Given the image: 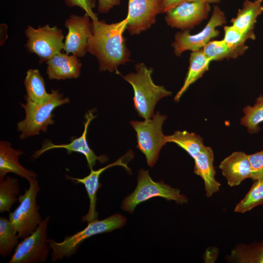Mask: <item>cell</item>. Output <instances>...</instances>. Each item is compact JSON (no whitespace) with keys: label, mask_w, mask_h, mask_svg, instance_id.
<instances>
[{"label":"cell","mask_w":263,"mask_h":263,"mask_svg":"<svg viewBox=\"0 0 263 263\" xmlns=\"http://www.w3.org/2000/svg\"><path fill=\"white\" fill-rule=\"evenodd\" d=\"M226 22L224 12L215 5L210 19L200 32L194 35L189 34V30L177 32L172 43L174 54L180 56L186 51L191 52L203 49L211 39L219 36L220 32L217 28Z\"/></svg>","instance_id":"9c48e42d"},{"label":"cell","mask_w":263,"mask_h":263,"mask_svg":"<svg viewBox=\"0 0 263 263\" xmlns=\"http://www.w3.org/2000/svg\"><path fill=\"white\" fill-rule=\"evenodd\" d=\"M26 91L25 97L38 104L47 102L51 97V93L46 90L44 79L37 69H29L24 79Z\"/></svg>","instance_id":"7402d4cb"},{"label":"cell","mask_w":263,"mask_h":263,"mask_svg":"<svg viewBox=\"0 0 263 263\" xmlns=\"http://www.w3.org/2000/svg\"><path fill=\"white\" fill-rule=\"evenodd\" d=\"M121 0H98L97 10L101 14H106L114 6L119 5Z\"/></svg>","instance_id":"836d02e7"},{"label":"cell","mask_w":263,"mask_h":263,"mask_svg":"<svg viewBox=\"0 0 263 263\" xmlns=\"http://www.w3.org/2000/svg\"><path fill=\"white\" fill-rule=\"evenodd\" d=\"M135 67V73L125 76L118 73L132 87L134 107L138 115L147 119L154 115L157 103L161 98L170 95L172 93L164 86L154 83L151 77L153 71L152 68H148L143 63H137Z\"/></svg>","instance_id":"7a4b0ae2"},{"label":"cell","mask_w":263,"mask_h":263,"mask_svg":"<svg viewBox=\"0 0 263 263\" xmlns=\"http://www.w3.org/2000/svg\"><path fill=\"white\" fill-rule=\"evenodd\" d=\"M219 169L232 187L238 186L243 181L251 178V168L248 154L243 151H235L225 158Z\"/></svg>","instance_id":"2e32d148"},{"label":"cell","mask_w":263,"mask_h":263,"mask_svg":"<svg viewBox=\"0 0 263 263\" xmlns=\"http://www.w3.org/2000/svg\"><path fill=\"white\" fill-rule=\"evenodd\" d=\"M90 19L86 13L81 16L72 14L65 21L64 25L68 29L64 42L65 53L80 57L88 52V42L92 34Z\"/></svg>","instance_id":"7c38bea8"},{"label":"cell","mask_w":263,"mask_h":263,"mask_svg":"<svg viewBox=\"0 0 263 263\" xmlns=\"http://www.w3.org/2000/svg\"><path fill=\"white\" fill-rule=\"evenodd\" d=\"M18 233L9 219L0 218V255L6 257L11 254L19 244Z\"/></svg>","instance_id":"4316f807"},{"label":"cell","mask_w":263,"mask_h":263,"mask_svg":"<svg viewBox=\"0 0 263 263\" xmlns=\"http://www.w3.org/2000/svg\"><path fill=\"white\" fill-rule=\"evenodd\" d=\"M50 217L42 220L36 230L16 246L9 263H40L46 262L51 249L47 238Z\"/></svg>","instance_id":"30bf717a"},{"label":"cell","mask_w":263,"mask_h":263,"mask_svg":"<svg viewBox=\"0 0 263 263\" xmlns=\"http://www.w3.org/2000/svg\"><path fill=\"white\" fill-rule=\"evenodd\" d=\"M224 37L223 40L231 48L244 54L248 49L245 45L247 40L255 39V34H244L233 25L224 27Z\"/></svg>","instance_id":"f546056e"},{"label":"cell","mask_w":263,"mask_h":263,"mask_svg":"<svg viewBox=\"0 0 263 263\" xmlns=\"http://www.w3.org/2000/svg\"><path fill=\"white\" fill-rule=\"evenodd\" d=\"M155 197L173 200L180 204L188 202V198L180 193L179 189L173 188L162 181H154L148 170L140 169L137 186L132 193L124 198L121 207L124 211L132 214L137 205Z\"/></svg>","instance_id":"5b68a950"},{"label":"cell","mask_w":263,"mask_h":263,"mask_svg":"<svg viewBox=\"0 0 263 263\" xmlns=\"http://www.w3.org/2000/svg\"><path fill=\"white\" fill-rule=\"evenodd\" d=\"M248 156L251 168L250 179H263V150Z\"/></svg>","instance_id":"4dcf8cb0"},{"label":"cell","mask_w":263,"mask_h":263,"mask_svg":"<svg viewBox=\"0 0 263 263\" xmlns=\"http://www.w3.org/2000/svg\"><path fill=\"white\" fill-rule=\"evenodd\" d=\"M22 150L13 148L11 144L4 141L0 143V180L5 177L9 172L15 173L28 181L37 178L34 171L23 167L19 161V157L23 154Z\"/></svg>","instance_id":"ac0fdd59"},{"label":"cell","mask_w":263,"mask_h":263,"mask_svg":"<svg viewBox=\"0 0 263 263\" xmlns=\"http://www.w3.org/2000/svg\"><path fill=\"white\" fill-rule=\"evenodd\" d=\"M162 0H129L126 29L131 35H138L149 29L161 13Z\"/></svg>","instance_id":"4fadbf2b"},{"label":"cell","mask_w":263,"mask_h":263,"mask_svg":"<svg viewBox=\"0 0 263 263\" xmlns=\"http://www.w3.org/2000/svg\"><path fill=\"white\" fill-rule=\"evenodd\" d=\"M210 4L203 1L181 3L165 13V21L172 28L189 30L207 18L211 9Z\"/></svg>","instance_id":"8fae6325"},{"label":"cell","mask_w":263,"mask_h":263,"mask_svg":"<svg viewBox=\"0 0 263 263\" xmlns=\"http://www.w3.org/2000/svg\"><path fill=\"white\" fill-rule=\"evenodd\" d=\"M244 116L241 124L246 127L250 134L256 133L260 130L259 124L263 122V95L257 97L253 106L247 105L243 110Z\"/></svg>","instance_id":"d4e9b609"},{"label":"cell","mask_w":263,"mask_h":263,"mask_svg":"<svg viewBox=\"0 0 263 263\" xmlns=\"http://www.w3.org/2000/svg\"><path fill=\"white\" fill-rule=\"evenodd\" d=\"M205 55L211 61L236 58L243 55L241 52L230 47L223 39L210 41L203 48Z\"/></svg>","instance_id":"83f0119b"},{"label":"cell","mask_w":263,"mask_h":263,"mask_svg":"<svg viewBox=\"0 0 263 263\" xmlns=\"http://www.w3.org/2000/svg\"><path fill=\"white\" fill-rule=\"evenodd\" d=\"M229 262L263 263V241L236 245L226 258Z\"/></svg>","instance_id":"603a6c76"},{"label":"cell","mask_w":263,"mask_h":263,"mask_svg":"<svg viewBox=\"0 0 263 263\" xmlns=\"http://www.w3.org/2000/svg\"><path fill=\"white\" fill-rule=\"evenodd\" d=\"M263 204V179L255 180L250 189L238 203L234 211L244 213Z\"/></svg>","instance_id":"f1b7e54d"},{"label":"cell","mask_w":263,"mask_h":263,"mask_svg":"<svg viewBox=\"0 0 263 263\" xmlns=\"http://www.w3.org/2000/svg\"><path fill=\"white\" fill-rule=\"evenodd\" d=\"M193 159L194 173L204 180L206 196L210 197L219 191L221 186L215 177V171L213 165V151L210 147L205 146Z\"/></svg>","instance_id":"d6986e66"},{"label":"cell","mask_w":263,"mask_h":263,"mask_svg":"<svg viewBox=\"0 0 263 263\" xmlns=\"http://www.w3.org/2000/svg\"><path fill=\"white\" fill-rule=\"evenodd\" d=\"M51 94L50 99L43 104L36 103L25 97L26 102L21 106L25 110V117L17 124V130L21 132L20 139L38 135L41 131L46 132L48 126L54 123L52 113L55 109L70 102L58 90H52Z\"/></svg>","instance_id":"3957f363"},{"label":"cell","mask_w":263,"mask_h":263,"mask_svg":"<svg viewBox=\"0 0 263 263\" xmlns=\"http://www.w3.org/2000/svg\"><path fill=\"white\" fill-rule=\"evenodd\" d=\"M29 187L18 197L19 206L9 214V220L18 233L23 239L34 232L42 221L37 197L40 189L37 178L30 181Z\"/></svg>","instance_id":"8992f818"},{"label":"cell","mask_w":263,"mask_h":263,"mask_svg":"<svg viewBox=\"0 0 263 263\" xmlns=\"http://www.w3.org/2000/svg\"><path fill=\"white\" fill-rule=\"evenodd\" d=\"M133 157L132 151H129L124 156L121 157L115 162L110 164L103 168L94 170L91 169L90 174L82 178L73 177L67 175L68 179L75 181L77 183L83 184L86 190L88 196L90 201L89 209L87 214L82 218V222L87 221L88 223L98 217V213L96 210V193L100 187L99 183V177L101 174L106 169L112 167L119 166L123 167L128 171L131 169L127 166L128 162Z\"/></svg>","instance_id":"9a60e30c"},{"label":"cell","mask_w":263,"mask_h":263,"mask_svg":"<svg viewBox=\"0 0 263 263\" xmlns=\"http://www.w3.org/2000/svg\"><path fill=\"white\" fill-rule=\"evenodd\" d=\"M167 116L157 112L143 121L130 122L136 133L137 148L145 156L147 164L152 167L156 163L162 148L166 144L162 125Z\"/></svg>","instance_id":"52a82bcc"},{"label":"cell","mask_w":263,"mask_h":263,"mask_svg":"<svg viewBox=\"0 0 263 263\" xmlns=\"http://www.w3.org/2000/svg\"><path fill=\"white\" fill-rule=\"evenodd\" d=\"M92 34L88 42V52L98 60L99 70L111 73L131 61V53L123 36L127 20L111 24L104 20H92Z\"/></svg>","instance_id":"6da1fadb"},{"label":"cell","mask_w":263,"mask_h":263,"mask_svg":"<svg viewBox=\"0 0 263 263\" xmlns=\"http://www.w3.org/2000/svg\"><path fill=\"white\" fill-rule=\"evenodd\" d=\"M165 139L166 143L172 142L177 145L193 159L205 146L200 135L187 131H175L171 135H165Z\"/></svg>","instance_id":"cb8c5ba5"},{"label":"cell","mask_w":263,"mask_h":263,"mask_svg":"<svg viewBox=\"0 0 263 263\" xmlns=\"http://www.w3.org/2000/svg\"><path fill=\"white\" fill-rule=\"evenodd\" d=\"M222 0H162L161 13H166L168 10L172 7L184 2L193 1H207L210 3H217Z\"/></svg>","instance_id":"d6a6232c"},{"label":"cell","mask_w":263,"mask_h":263,"mask_svg":"<svg viewBox=\"0 0 263 263\" xmlns=\"http://www.w3.org/2000/svg\"><path fill=\"white\" fill-rule=\"evenodd\" d=\"M126 223L125 216L116 213L102 220L95 219L88 222L84 229L71 236H66L62 242H57L50 239L49 243L52 249V262L71 257L86 239L97 234L121 228Z\"/></svg>","instance_id":"277c9868"},{"label":"cell","mask_w":263,"mask_h":263,"mask_svg":"<svg viewBox=\"0 0 263 263\" xmlns=\"http://www.w3.org/2000/svg\"><path fill=\"white\" fill-rule=\"evenodd\" d=\"M211 62V60L204 54L203 49L191 52L188 69L183 85L173 99L175 102H178L189 87L208 70Z\"/></svg>","instance_id":"44dd1931"},{"label":"cell","mask_w":263,"mask_h":263,"mask_svg":"<svg viewBox=\"0 0 263 263\" xmlns=\"http://www.w3.org/2000/svg\"><path fill=\"white\" fill-rule=\"evenodd\" d=\"M65 4L69 7L78 6L88 15L92 20H98L97 15L93 9L96 6L95 0H64Z\"/></svg>","instance_id":"1f68e13d"},{"label":"cell","mask_w":263,"mask_h":263,"mask_svg":"<svg viewBox=\"0 0 263 263\" xmlns=\"http://www.w3.org/2000/svg\"><path fill=\"white\" fill-rule=\"evenodd\" d=\"M263 1L244 0L236 17L231 19L232 25L244 34H254L257 18L263 12Z\"/></svg>","instance_id":"ffe728a7"},{"label":"cell","mask_w":263,"mask_h":263,"mask_svg":"<svg viewBox=\"0 0 263 263\" xmlns=\"http://www.w3.org/2000/svg\"><path fill=\"white\" fill-rule=\"evenodd\" d=\"M46 74L50 80L76 78L80 74L81 63L78 57L65 53H59L46 61Z\"/></svg>","instance_id":"e0dca14e"},{"label":"cell","mask_w":263,"mask_h":263,"mask_svg":"<svg viewBox=\"0 0 263 263\" xmlns=\"http://www.w3.org/2000/svg\"><path fill=\"white\" fill-rule=\"evenodd\" d=\"M95 117L93 114V110L89 111L85 114V122L84 123V129L81 135L66 144L56 145L49 140H45L42 144V148L36 151L32 156L33 160L38 157L44 152L51 149H64L67 150V153L70 154L72 152H76L84 155L87 160V164L90 169H93L96 161L101 163L106 162L108 158L105 155L97 156L90 148L86 138L88 129L91 121Z\"/></svg>","instance_id":"5bb4252c"},{"label":"cell","mask_w":263,"mask_h":263,"mask_svg":"<svg viewBox=\"0 0 263 263\" xmlns=\"http://www.w3.org/2000/svg\"><path fill=\"white\" fill-rule=\"evenodd\" d=\"M25 47L28 52L37 55L40 63L47 61L64 48V38L61 29L47 24L35 29L28 25L25 30Z\"/></svg>","instance_id":"ba28073f"},{"label":"cell","mask_w":263,"mask_h":263,"mask_svg":"<svg viewBox=\"0 0 263 263\" xmlns=\"http://www.w3.org/2000/svg\"><path fill=\"white\" fill-rule=\"evenodd\" d=\"M19 193V186L17 178L6 176L0 180V212H10L12 205L17 201Z\"/></svg>","instance_id":"484cf974"}]
</instances>
